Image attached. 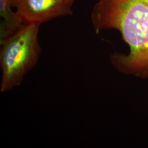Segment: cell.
<instances>
[{
  "mask_svg": "<svg viewBox=\"0 0 148 148\" xmlns=\"http://www.w3.org/2000/svg\"><path fill=\"white\" fill-rule=\"evenodd\" d=\"M96 34L102 30L120 32L129 47L127 54H112L117 71L148 79V0H98L91 13Z\"/></svg>",
  "mask_w": 148,
  "mask_h": 148,
  "instance_id": "cell-1",
  "label": "cell"
},
{
  "mask_svg": "<svg viewBox=\"0 0 148 148\" xmlns=\"http://www.w3.org/2000/svg\"><path fill=\"white\" fill-rule=\"evenodd\" d=\"M40 24H25L1 43L2 92L21 85L24 76L37 64L41 48L38 41Z\"/></svg>",
  "mask_w": 148,
  "mask_h": 148,
  "instance_id": "cell-2",
  "label": "cell"
},
{
  "mask_svg": "<svg viewBox=\"0 0 148 148\" xmlns=\"http://www.w3.org/2000/svg\"><path fill=\"white\" fill-rule=\"evenodd\" d=\"M75 0H13L25 24H41L59 16H71Z\"/></svg>",
  "mask_w": 148,
  "mask_h": 148,
  "instance_id": "cell-3",
  "label": "cell"
},
{
  "mask_svg": "<svg viewBox=\"0 0 148 148\" xmlns=\"http://www.w3.org/2000/svg\"><path fill=\"white\" fill-rule=\"evenodd\" d=\"M13 0H0V43L11 36L24 24L21 16L11 9Z\"/></svg>",
  "mask_w": 148,
  "mask_h": 148,
  "instance_id": "cell-4",
  "label": "cell"
}]
</instances>
